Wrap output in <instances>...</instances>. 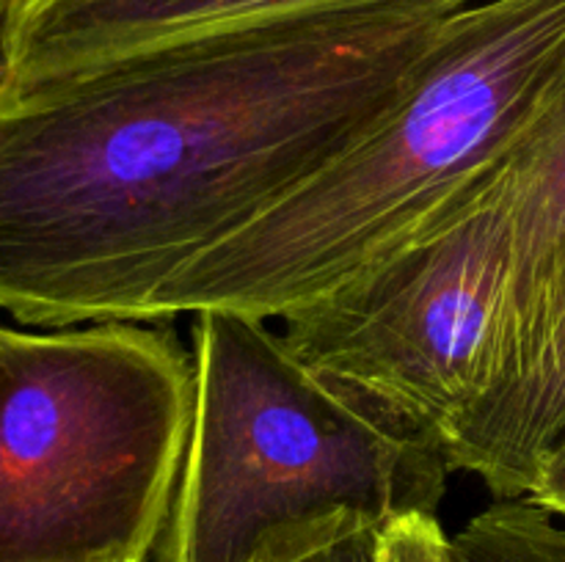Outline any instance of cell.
Instances as JSON below:
<instances>
[{
    "label": "cell",
    "instance_id": "obj_4",
    "mask_svg": "<svg viewBox=\"0 0 565 562\" xmlns=\"http://www.w3.org/2000/svg\"><path fill=\"white\" fill-rule=\"evenodd\" d=\"M191 419L193 353L166 325H0V562L147 560Z\"/></svg>",
    "mask_w": 565,
    "mask_h": 562
},
{
    "label": "cell",
    "instance_id": "obj_8",
    "mask_svg": "<svg viewBox=\"0 0 565 562\" xmlns=\"http://www.w3.org/2000/svg\"><path fill=\"white\" fill-rule=\"evenodd\" d=\"M563 430L565 309L533 367L452 422L441 446L452 472L480 477L494 499H524Z\"/></svg>",
    "mask_w": 565,
    "mask_h": 562
},
{
    "label": "cell",
    "instance_id": "obj_13",
    "mask_svg": "<svg viewBox=\"0 0 565 562\" xmlns=\"http://www.w3.org/2000/svg\"><path fill=\"white\" fill-rule=\"evenodd\" d=\"M6 6H9V0H0V25H3V14H6Z\"/></svg>",
    "mask_w": 565,
    "mask_h": 562
},
{
    "label": "cell",
    "instance_id": "obj_11",
    "mask_svg": "<svg viewBox=\"0 0 565 562\" xmlns=\"http://www.w3.org/2000/svg\"><path fill=\"white\" fill-rule=\"evenodd\" d=\"M381 562H458L436 516H408L384 527Z\"/></svg>",
    "mask_w": 565,
    "mask_h": 562
},
{
    "label": "cell",
    "instance_id": "obj_12",
    "mask_svg": "<svg viewBox=\"0 0 565 562\" xmlns=\"http://www.w3.org/2000/svg\"><path fill=\"white\" fill-rule=\"evenodd\" d=\"M527 499L539 501L552 516L565 518V430L550 450V455L544 457V466H541L535 488Z\"/></svg>",
    "mask_w": 565,
    "mask_h": 562
},
{
    "label": "cell",
    "instance_id": "obj_2",
    "mask_svg": "<svg viewBox=\"0 0 565 562\" xmlns=\"http://www.w3.org/2000/svg\"><path fill=\"white\" fill-rule=\"evenodd\" d=\"M565 66V0L447 17L401 97L323 169L154 295L149 323L287 320L390 259L505 165Z\"/></svg>",
    "mask_w": 565,
    "mask_h": 562
},
{
    "label": "cell",
    "instance_id": "obj_7",
    "mask_svg": "<svg viewBox=\"0 0 565 562\" xmlns=\"http://www.w3.org/2000/svg\"><path fill=\"white\" fill-rule=\"evenodd\" d=\"M508 218L505 328L497 380L486 397L533 367L565 309V66L508 158Z\"/></svg>",
    "mask_w": 565,
    "mask_h": 562
},
{
    "label": "cell",
    "instance_id": "obj_9",
    "mask_svg": "<svg viewBox=\"0 0 565 562\" xmlns=\"http://www.w3.org/2000/svg\"><path fill=\"white\" fill-rule=\"evenodd\" d=\"M458 562H565V529L533 499H497L452 538Z\"/></svg>",
    "mask_w": 565,
    "mask_h": 562
},
{
    "label": "cell",
    "instance_id": "obj_1",
    "mask_svg": "<svg viewBox=\"0 0 565 562\" xmlns=\"http://www.w3.org/2000/svg\"><path fill=\"white\" fill-rule=\"evenodd\" d=\"M450 0L243 22L0 88V312L149 323L154 295L356 141Z\"/></svg>",
    "mask_w": 565,
    "mask_h": 562
},
{
    "label": "cell",
    "instance_id": "obj_6",
    "mask_svg": "<svg viewBox=\"0 0 565 562\" xmlns=\"http://www.w3.org/2000/svg\"><path fill=\"white\" fill-rule=\"evenodd\" d=\"M356 3L381 0H9L0 25V88L36 86L218 28Z\"/></svg>",
    "mask_w": 565,
    "mask_h": 562
},
{
    "label": "cell",
    "instance_id": "obj_5",
    "mask_svg": "<svg viewBox=\"0 0 565 562\" xmlns=\"http://www.w3.org/2000/svg\"><path fill=\"white\" fill-rule=\"evenodd\" d=\"M508 281L505 160L417 240L281 320V336L315 375L375 417L441 446L450 424L494 386Z\"/></svg>",
    "mask_w": 565,
    "mask_h": 562
},
{
    "label": "cell",
    "instance_id": "obj_10",
    "mask_svg": "<svg viewBox=\"0 0 565 562\" xmlns=\"http://www.w3.org/2000/svg\"><path fill=\"white\" fill-rule=\"evenodd\" d=\"M384 527L353 510L329 512L270 534L252 562H381Z\"/></svg>",
    "mask_w": 565,
    "mask_h": 562
},
{
    "label": "cell",
    "instance_id": "obj_3",
    "mask_svg": "<svg viewBox=\"0 0 565 562\" xmlns=\"http://www.w3.org/2000/svg\"><path fill=\"white\" fill-rule=\"evenodd\" d=\"M193 419L158 562H252L279 529L340 510L436 516L445 450L315 375L268 320L196 312Z\"/></svg>",
    "mask_w": 565,
    "mask_h": 562
}]
</instances>
